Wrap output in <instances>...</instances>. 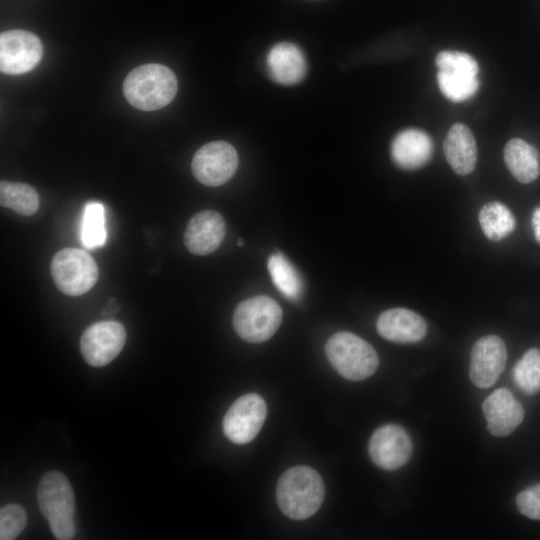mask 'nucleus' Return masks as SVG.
Segmentation results:
<instances>
[{
    "label": "nucleus",
    "instance_id": "1",
    "mask_svg": "<svg viewBox=\"0 0 540 540\" xmlns=\"http://www.w3.org/2000/svg\"><path fill=\"white\" fill-rule=\"evenodd\" d=\"M325 497V485L320 474L309 466L298 465L287 469L276 487L278 507L293 520H304L314 515Z\"/></svg>",
    "mask_w": 540,
    "mask_h": 540
},
{
    "label": "nucleus",
    "instance_id": "2",
    "mask_svg": "<svg viewBox=\"0 0 540 540\" xmlns=\"http://www.w3.org/2000/svg\"><path fill=\"white\" fill-rule=\"evenodd\" d=\"M178 82L168 67L151 63L138 66L126 76L123 92L127 101L142 111L167 106L176 96Z\"/></svg>",
    "mask_w": 540,
    "mask_h": 540
},
{
    "label": "nucleus",
    "instance_id": "3",
    "mask_svg": "<svg viewBox=\"0 0 540 540\" xmlns=\"http://www.w3.org/2000/svg\"><path fill=\"white\" fill-rule=\"evenodd\" d=\"M40 511L48 520L53 536L70 540L76 533L74 492L66 476L56 470L45 473L37 488Z\"/></svg>",
    "mask_w": 540,
    "mask_h": 540
},
{
    "label": "nucleus",
    "instance_id": "4",
    "mask_svg": "<svg viewBox=\"0 0 540 540\" xmlns=\"http://www.w3.org/2000/svg\"><path fill=\"white\" fill-rule=\"evenodd\" d=\"M325 353L333 368L351 381L369 378L379 366L378 354L371 344L351 332L333 334L326 342Z\"/></svg>",
    "mask_w": 540,
    "mask_h": 540
},
{
    "label": "nucleus",
    "instance_id": "5",
    "mask_svg": "<svg viewBox=\"0 0 540 540\" xmlns=\"http://www.w3.org/2000/svg\"><path fill=\"white\" fill-rule=\"evenodd\" d=\"M282 321V309L272 298L257 295L238 304L233 315L236 333L250 343L270 339Z\"/></svg>",
    "mask_w": 540,
    "mask_h": 540
},
{
    "label": "nucleus",
    "instance_id": "6",
    "mask_svg": "<svg viewBox=\"0 0 540 540\" xmlns=\"http://www.w3.org/2000/svg\"><path fill=\"white\" fill-rule=\"evenodd\" d=\"M437 82L442 94L453 102L471 98L479 88V66L469 54L444 50L435 59Z\"/></svg>",
    "mask_w": 540,
    "mask_h": 540
},
{
    "label": "nucleus",
    "instance_id": "7",
    "mask_svg": "<svg viewBox=\"0 0 540 540\" xmlns=\"http://www.w3.org/2000/svg\"><path fill=\"white\" fill-rule=\"evenodd\" d=\"M51 276L57 288L66 295L80 296L88 292L99 277L92 256L78 248H64L52 258Z\"/></svg>",
    "mask_w": 540,
    "mask_h": 540
},
{
    "label": "nucleus",
    "instance_id": "8",
    "mask_svg": "<svg viewBox=\"0 0 540 540\" xmlns=\"http://www.w3.org/2000/svg\"><path fill=\"white\" fill-rule=\"evenodd\" d=\"M237 167V152L225 141H213L203 145L194 154L191 163L194 177L210 187H217L229 181Z\"/></svg>",
    "mask_w": 540,
    "mask_h": 540
},
{
    "label": "nucleus",
    "instance_id": "9",
    "mask_svg": "<svg viewBox=\"0 0 540 540\" xmlns=\"http://www.w3.org/2000/svg\"><path fill=\"white\" fill-rule=\"evenodd\" d=\"M267 415L264 399L256 393H248L233 402L227 410L222 428L233 443L246 444L261 430Z\"/></svg>",
    "mask_w": 540,
    "mask_h": 540
},
{
    "label": "nucleus",
    "instance_id": "10",
    "mask_svg": "<svg viewBox=\"0 0 540 540\" xmlns=\"http://www.w3.org/2000/svg\"><path fill=\"white\" fill-rule=\"evenodd\" d=\"M43 46L32 32L14 29L0 35V70L19 75L32 70L41 60Z\"/></svg>",
    "mask_w": 540,
    "mask_h": 540
},
{
    "label": "nucleus",
    "instance_id": "11",
    "mask_svg": "<svg viewBox=\"0 0 540 540\" xmlns=\"http://www.w3.org/2000/svg\"><path fill=\"white\" fill-rule=\"evenodd\" d=\"M125 341L126 330L121 323L100 321L83 332L80 341L81 354L90 366H105L118 356Z\"/></svg>",
    "mask_w": 540,
    "mask_h": 540
},
{
    "label": "nucleus",
    "instance_id": "12",
    "mask_svg": "<svg viewBox=\"0 0 540 540\" xmlns=\"http://www.w3.org/2000/svg\"><path fill=\"white\" fill-rule=\"evenodd\" d=\"M412 449L408 433L395 424L383 425L375 430L368 445L373 463L388 471L402 467L409 460Z\"/></svg>",
    "mask_w": 540,
    "mask_h": 540
},
{
    "label": "nucleus",
    "instance_id": "13",
    "mask_svg": "<svg viewBox=\"0 0 540 540\" xmlns=\"http://www.w3.org/2000/svg\"><path fill=\"white\" fill-rule=\"evenodd\" d=\"M507 359L504 341L497 335L481 337L470 355L469 377L479 388H489L500 377Z\"/></svg>",
    "mask_w": 540,
    "mask_h": 540
},
{
    "label": "nucleus",
    "instance_id": "14",
    "mask_svg": "<svg viewBox=\"0 0 540 540\" xmlns=\"http://www.w3.org/2000/svg\"><path fill=\"white\" fill-rule=\"evenodd\" d=\"M487 421V429L497 437L511 434L523 421L524 409L520 402L506 388L491 393L482 404Z\"/></svg>",
    "mask_w": 540,
    "mask_h": 540
},
{
    "label": "nucleus",
    "instance_id": "15",
    "mask_svg": "<svg viewBox=\"0 0 540 540\" xmlns=\"http://www.w3.org/2000/svg\"><path fill=\"white\" fill-rule=\"evenodd\" d=\"M226 225L222 215L204 210L191 217L184 233V244L195 255H208L222 243Z\"/></svg>",
    "mask_w": 540,
    "mask_h": 540
},
{
    "label": "nucleus",
    "instance_id": "16",
    "mask_svg": "<svg viewBox=\"0 0 540 540\" xmlns=\"http://www.w3.org/2000/svg\"><path fill=\"white\" fill-rule=\"evenodd\" d=\"M376 328L384 339L402 344L419 342L427 332L423 317L406 308H392L382 312Z\"/></svg>",
    "mask_w": 540,
    "mask_h": 540
},
{
    "label": "nucleus",
    "instance_id": "17",
    "mask_svg": "<svg viewBox=\"0 0 540 540\" xmlns=\"http://www.w3.org/2000/svg\"><path fill=\"white\" fill-rule=\"evenodd\" d=\"M433 143L423 130L408 128L399 132L390 148L394 163L405 170H416L426 165L432 157Z\"/></svg>",
    "mask_w": 540,
    "mask_h": 540
},
{
    "label": "nucleus",
    "instance_id": "18",
    "mask_svg": "<svg viewBox=\"0 0 540 540\" xmlns=\"http://www.w3.org/2000/svg\"><path fill=\"white\" fill-rule=\"evenodd\" d=\"M266 64L271 79L282 85H294L303 80L307 63L301 49L293 43L281 42L268 52Z\"/></svg>",
    "mask_w": 540,
    "mask_h": 540
},
{
    "label": "nucleus",
    "instance_id": "19",
    "mask_svg": "<svg viewBox=\"0 0 540 540\" xmlns=\"http://www.w3.org/2000/svg\"><path fill=\"white\" fill-rule=\"evenodd\" d=\"M447 162L458 175L470 174L477 162V147L471 130L464 124H453L443 143Z\"/></svg>",
    "mask_w": 540,
    "mask_h": 540
},
{
    "label": "nucleus",
    "instance_id": "20",
    "mask_svg": "<svg viewBox=\"0 0 540 540\" xmlns=\"http://www.w3.org/2000/svg\"><path fill=\"white\" fill-rule=\"evenodd\" d=\"M504 161L513 177L521 183L533 182L539 176V154L533 146L520 138H513L506 143Z\"/></svg>",
    "mask_w": 540,
    "mask_h": 540
},
{
    "label": "nucleus",
    "instance_id": "21",
    "mask_svg": "<svg viewBox=\"0 0 540 540\" xmlns=\"http://www.w3.org/2000/svg\"><path fill=\"white\" fill-rule=\"evenodd\" d=\"M267 267L273 284L283 296L291 301L300 298L303 291L302 279L282 253H273L268 258Z\"/></svg>",
    "mask_w": 540,
    "mask_h": 540
},
{
    "label": "nucleus",
    "instance_id": "22",
    "mask_svg": "<svg viewBox=\"0 0 540 540\" xmlns=\"http://www.w3.org/2000/svg\"><path fill=\"white\" fill-rule=\"evenodd\" d=\"M0 203L21 216H31L39 208V196L36 190L26 183L3 180L0 182Z\"/></svg>",
    "mask_w": 540,
    "mask_h": 540
},
{
    "label": "nucleus",
    "instance_id": "23",
    "mask_svg": "<svg viewBox=\"0 0 540 540\" xmlns=\"http://www.w3.org/2000/svg\"><path fill=\"white\" fill-rule=\"evenodd\" d=\"M478 218L485 236L492 241L503 240L515 227L512 212L504 204L496 201L484 205Z\"/></svg>",
    "mask_w": 540,
    "mask_h": 540
},
{
    "label": "nucleus",
    "instance_id": "24",
    "mask_svg": "<svg viewBox=\"0 0 540 540\" xmlns=\"http://www.w3.org/2000/svg\"><path fill=\"white\" fill-rule=\"evenodd\" d=\"M81 239L86 248L95 249L105 244V209L101 203L89 202L85 205L82 219Z\"/></svg>",
    "mask_w": 540,
    "mask_h": 540
},
{
    "label": "nucleus",
    "instance_id": "25",
    "mask_svg": "<svg viewBox=\"0 0 540 540\" xmlns=\"http://www.w3.org/2000/svg\"><path fill=\"white\" fill-rule=\"evenodd\" d=\"M516 386L525 394L540 391V349L531 348L517 361L513 369Z\"/></svg>",
    "mask_w": 540,
    "mask_h": 540
},
{
    "label": "nucleus",
    "instance_id": "26",
    "mask_svg": "<svg viewBox=\"0 0 540 540\" xmlns=\"http://www.w3.org/2000/svg\"><path fill=\"white\" fill-rule=\"evenodd\" d=\"M27 515L24 508L18 504H8L0 510V539L13 540L25 528Z\"/></svg>",
    "mask_w": 540,
    "mask_h": 540
},
{
    "label": "nucleus",
    "instance_id": "27",
    "mask_svg": "<svg viewBox=\"0 0 540 540\" xmlns=\"http://www.w3.org/2000/svg\"><path fill=\"white\" fill-rule=\"evenodd\" d=\"M516 505L524 516L540 520V483L521 491L516 496Z\"/></svg>",
    "mask_w": 540,
    "mask_h": 540
},
{
    "label": "nucleus",
    "instance_id": "28",
    "mask_svg": "<svg viewBox=\"0 0 540 540\" xmlns=\"http://www.w3.org/2000/svg\"><path fill=\"white\" fill-rule=\"evenodd\" d=\"M532 226L535 238L540 243V207L536 208L533 212Z\"/></svg>",
    "mask_w": 540,
    "mask_h": 540
},
{
    "label": "nucleus",
    "instance_id": "29",
    "mask_svg": "<svg viewBox=\"0 0 540 540\" xmlns=\"http://www.w3.org/2000/svg\"><path fill=\"white\" fill-rule=\"evenodd\" d=\"M238 245L243 246V241L241 239L238 240Z\"/></svg>",
    "mask_w": 540,
    "mask_h": 540
}]
</instances>
